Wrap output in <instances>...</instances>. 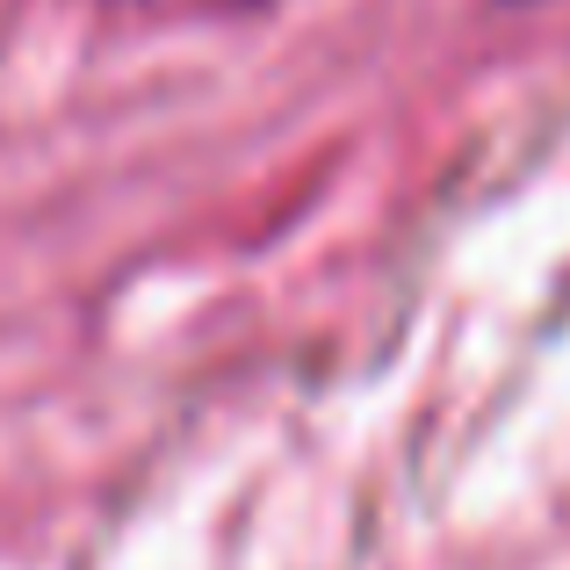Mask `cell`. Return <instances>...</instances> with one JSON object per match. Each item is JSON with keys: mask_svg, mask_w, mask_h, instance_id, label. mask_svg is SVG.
Masks as SVG:
<instances>
[{"mask_svg": "<svg viewBox=\"0 0 570 570\" xmlns=\"http://www.w3.org/2000/svg\"><path fill=\"white\" fill-rule=\"evenodd\" d=\"M505 8H528V0H505Z\"/></svg>", "mask_w": 570, "mask_h": 570, "instance_id": "1", "label": "cell"}]
</instances>
